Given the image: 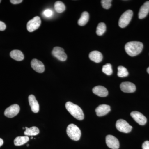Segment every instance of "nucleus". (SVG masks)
Segmentation results:
<instances>
[{
	"instance_id": "nucleus-1",
	"label": "nucleus",
	"mask_w": 149,
	"mask_h": 149,
	"mask_svg": "<svg viewBox=\"0 0 149 149\" xmlns=\"http://www.w3.org/2000/svg\"><path fill=\"white\" fill-rule=\"evenodd\" d=\"M143 43L138 41H132L125 45V52L130 56H135L140 54L143 50Z\"/></svg>"
},
{
	"instance_id": "nucleus-2",
	"label": "nucleus",
	"mask_w": 149,
	"mask_h": 149,
	"mask_svg": "<svg viewBox=\"0 0 149 149\" xmlns=\"http://www.w3.org/2000/svg\"><path fill=\"white\" fill-rule=\"evenodd\" d=\"M65 106L68 111L76 119L80 120L84 119V113L80 107L70 102H66Z\"/></svg>"
},
{
	"instance_id": "nucleus-3",
	"label": "nucleus",
	"mask_w": 149,
	"mask_h": 149,
	"mask_svg": "<svg viewBox=\"0 0 149 149\" xmlns=\"http://www.w3.org/2000/svg\"><path fill=\"white\" fill-rule=\"evenodd\" d=\"M67 134L70 139L74 141L80 140L81 136V130L77 125L70 124L68 126L66 129Z\"/></svg>"
},
{
	"instance_id": "nucleus-4",
	"label": "nucleus",
	"mask_w": 149,
	"mask_h": 149,
	"mask_svg": "<svg viewBox=\"0 0 149 149\" xmlns=\"http://www.w3.org/2000/svg\"><path fill=\"white\" fill-rule=\"evenodd\" d=\"M133 12L132 10H128L125 11L120 17L118 22V25L121 28L126 27L129 24L132 17Z\"/></svg>"
},
{
	"instance_id": "nucleus-5",
	"label": "nucleus",
	"mask_w": 149,
	"mask_h": 149,
	"mask_svg": "<svg viewBox=\"0 0 149 149\" xmlns=\"http://www.w3.org/2000/svg\"><path fill=\"white\" fill-rule=\"evenodd\" d=\"M116 126L117 130L124 133H129L132 130V126L123 119H119L116 121Z\"/></svg>"
},
{
	"instance_id": "nucleus-6",
	"label": "nucleus",
	"mask_w": 149,
	"mask_h": 149,
	"mask_svg": "<svg viewBox=\"0 0 149 149\" xmlns=\"http://www.w3.org/2000/svg\"><path fill=\"white\" fill-rule=\"evenodd\" d=\"M41 19L39 16H36L28 21L27 23V30L29 32H34L40 27Z\"/></svg>"
},
{
	"instance_id": "nucleus-7",
	"label": "nucleus",
	"mask_w": 149,
	"mask_h": 149,
	"mask_svg": "<svg viewBox=\"0 0 149 149\" xmlns=\"http://www.w3.org/2000/svg\"><path fill=\"white\" fill-rule=\"evenodd\" d=\"M20 111V107L17 104L12 105L7 108L4 112V115L6 117L11 118L18 114Z\"/></svg>"
},
{
	"instance_id": "nucleus-8",
	"label": "nucleus",
	"mask_w": 149,
	"mask_h": 149,
	"mask_svg": "<svg viewBox=\"0 0 149 149\" xmlns=\"http://www.w3.org/2000/svg\"><path fill=\"white\" fill-rule=\"evenodd\" d=\"M53 55L61 61H65L66 60L67 56L65 53L64 49L60 47H55L52 52Z\"/></svg>"
},
{
	"instance_id": "nucleus-9",
	"label": "nucleus",
	"mask_w": 149,
	"mask_h": 149,
	"mask_svg": "<svg viewBox=\"0 0 149 149\" xmlns=\"http://www.w3.org/2000/svg\"><path fill=\"white\" fill-rule=\"evenodd\" d=\"M106 143L107 146L112 149H118L120 146L118 139L112 135L106 136Z\"/></svg>"
},
{
	"instance_id": "nucleus-10",
	"label": "nucleus",
	"mask_w": 149,
	"mask_h": 149,
	"mask_svg": "<svg viewBox=\"0 0 149 149\" xmlns=\"http://www.w3.org/2000/svg\"><path fill=\"white\" fill-rule=\"evenodd\" d=\"M130 116L137 123L140 125H144L147 123V118L139 111H132L130 113Z\"/></svg>"
},
{
	"instance_id": "nucleus-11",
	"label": "nucleus",
	"mask_w": 149,
	"mask_h": 149,
	"mask_svg": "<svg viewBox=\"0 0 149 149\" xmlns=\"http://www.w3.org/2000/svg\"><path fill=\"white\" fill-rule=\"evenodd\" d=\"M120 88L124 93H133L136 91V86L133 83L129 82H123L120 85Z\"/></svg>"
},
{
	"instance_id": "nucleus-12",
	"label": "nucleus",
	"mask_w": 149,
	"mask_h": 149,
	"mask_svg": "<svg viewBox=\"0 0 149 149\" xmlns=\"http://www.w3.org/2000/svg\"><path fill=\"white\" fill-rule=\"evenodd\" d=\"M31 65L32 68L37 72L42 73L45 71V65L42 62L38 60L33 59L31 61Z\"/></svg>"
},
{
	"instance_id": "nucleus-13",
	"label": "nucleus",
	"mask_w": 149,
	"mask_h": 149,
	"mask_svg": "<svg viewBox=\"0 0 149 149\" xmlns=\"http://www.w3.org/2000/svg\"><path fill=\"white\" fill-rule=\"evenodd\" d=\"M28 100L32 111L35 113H38L40 110V106L35 96L32 95H30L28 97Z\"/></svg>"
},
{
	"instance_id": "nucleus-14",
	"label": "nucleus",
	"mask_w": 149,
	"mask_h": 149,
	"mask_svg": "<svg viewBox=\"0 0 149 149\" xmlns=\"http://www.w3.org/2000/svg\"><path fill=\"white\" fill-rule=\"evenodd\" d=\"M110 111V107L107 104L100 105L95 109L96 113L98 116H104L107 114Z\"/></svg>"
},
{
	"instance_id": "nucleus-15",
	"label": "nucleus",
	"mask_w": 149,
	"mask_h": 149,
	"mask_svg": "<svg viewBox=\"0 0 149 149\" xmlns=\"http://www.w3.org/2000/svg\"><path fill=\"white\" fill-rule=\"evenodd\" d=\"M93 92L94 94L100 97H106L108 95L107 90L102 86H97L94 87L93 89Z\"/></svg>"
},
{
	"instance_id": "nucleus-16",
	"label": "nucleus",
	"mask_w": 149,
	"mask_h": 149,
	"mask_svg": "<svg viewBox=\"0 0 149 149\" xmlns=\"http://www.w3.org/2000/svg\"><path fill=\"white\" fill-rule=\"evenodd\" d=\"M149 13V1L144 3L141 7L139 13V18L142 19L146 17Z\"/></svg>"
},
{
	"instance_id": "nucleus-17",
	"label": "nucleus",
	"mask_w": 149,
	"mask_h": 149,
	"mask_svg": "<svg viewBox=\"0 0 149 149\" xmlns=\"http://www.w3.org/2000/svg\"><path fill=\"white\" fill-rule=\"evenodd\" d=\"M89 56L91 61L97 63L100 62L103 59L102 55L99 51H94L91 52L89 54Z\"/></svg>"
},
{
	"instance_id": "nucleus-18",
	"label": "nucleus",
	"mask_w": 149,
	"mask_h": 149,
	"mask_svg": "<svg viewBox=\"0 0 149 149\" xmlns=\"http://www.w3.org/2000/svg\"><path fill=\"white\" fill-rule=\"evenodd\" d=\"M11 57L17 61H22L24 58V56L21 51L18 50L12 51L10 53Z\"/></svg>"
},
{
	"instance_id": "nucleus-19",
	"label": "nucleus",
	"mask_w": 149,
	"mask_h": 149,
	"mask_svg": "<svg viewBox=\"0 0 149 149\" xmlns=\"http://www.w3.org/2000/svg\"><path fill=\"white\" fill-rule=\"evenodd\" d=\"M24 134L26 136H35L40 133L39 128L36 126H32L30 128L26 127Z\"/></svg>"
},
{
	"instance_id": "nucleus-20",
	"label": "nucleus",
	"mask_w": 149,
	"mask_h": 149,
	"mask_svg": "<svg viewBox=\"0 0 149 149\" xmlns=\"http://www.w3.org/2000/svg\"><path fill=\"white\" fill-rule=\"evenodd\" d=\"M29 141L28 136H19L16 137L14 141L15 145L16 146H20L27 143Z\"/></svg>"
},
{
	"instance_id": "nucleus-21",
	"label": "nucleus",
	"mask_w": 149,
	"mask_h": 149,
	"mask_svg": "<svg viewBox=\"0 0 149 149\" xmlns=\"http://www.w3.org/2000/svg\"><path fill=\"white\" fill-rule=\"evenodd\" d=\"M89 19V14L87 12L82 13L80 18L78 21V24L81 26H84L88 23Z\"/></svg>"
},
{
	"instance_id": "nucleus-22",
	"label": "nucleus",
	"mask_w": 149,
	"mask_h": 149,
	"mask_svg": "<svg viewBox=\"0 0 149 149\" xmlns=\"http://www.w3.org/2000/svg\"><path fill=\"white\" fill-rule=\"evenodd\" d=\"M54 8L56 11L58 13H61L65 10L64 4L61 1H57L54 4Z\"/></svg>"
},
{
	"instance_id": "nucleus-23",
	"label": "nucleus",
	"mask_w": 149,
	"mask_h": 149,
	"mask_svg": "<svg viewBox=\"0 0 149 149\" xmlns=\"http://www.w3.org/2000/svg\"><path fill=\"white\" fill-rule=\"evenodd\" d=\"M118 76L120 77H127L128 75V70L124 67L119 66L118 67Z\"/></svg>"
},
{
	"instance_id": "nucleus-24",
	"label": "nucleus",
	"mask_w": 149,
	"mask_h": 149,
	"mask_svg": "<svg viewBox=\"0 0 149 149\" xmlns=\"http://www.w3.org/2000/svg\"><path fill=\"white\" fill-rule=\"evenodd\" d=\"M106 30V26L104 22L99 23L97 28L96 33L99 36H101L103 35Z\"/></svg>"
},
{
	"instance_id": "nucleus-25",
	"label": "nucleus",
	"mask_w": 149,
	"mask_h": 149,
	"mask_svg": "<svg viewBox=\"0 0 149 149\" xmlns=\"http://www.w3.org/2000/svg\"><path fill=\"white\" fill-rule=\"evenodd\" d=\"M102 71L105 74L108 75H111L113 73L112 68L111 65L109 63H107L104 65L102 67Z\"/></svg>"
},
{
	"instance_id": "nucleus-26",
	"label": "nucleus",
	"mask_w": 149,
	"mask_h": 149,
	"mask_svg": "<svg viewBox=\"0 0 149 149\" xmlns=\"http://www.w3.org/2000/svg\"><path fill=\"white\" fill-rule=\"evenodd\" d=\"M111 0H102L101 3L104 8L109 9L111 6Z\"/></svg>"
},
{
	"instance_id": "nucleus-27",
	"label": "nucleus",
	"mask_w": 149,
	"mask_h": 149,
	"mask_svg": "<svg viewBox=\"0 0 149 149\" xmlns=\"http://www.w3.org/2000/svg\"><path fill=\"white\" fill-rule=\"evenodd\" d=\"M43 14L46 17H49L52 16L53 12L50 9H47L44 11V12H43Z\"/></svg>"
},
{
	"instance_id": "nucleus-28",
	"label": "nucleus",
	"mask_w": 149,
	"mask_h": 149,
	"mask_svg": "<svg viewBox=\"0 0 149 149\" xmlns=\"http://www.w3.org/2000/svg\"><path fill=\"white\" fill-rule=\"evenodd\" d=\"M143 149H149V141H146L142 145Z\"/></svg>"
},
{
	"instance_id": "nucleus-29",
	"label": "nucleus",
	"mask_w": 149,
	"mask_h": 149,
	"mask_svg": "<svg viewBox=\"0 0 149 149\" xmlns=\"http://www.w3.org/2000/svg\"><path fill=\"white\" fill-rule=\"evenodd\" d=\"M6 24L3 22L0 21V31H3L6 29Z\"/></svg>"
},
{
	"instance_id": "nucleus-30",
	"label": "nucleus",
	"mask_w": 149,
	"mask_h": 149,
	"mask_svg": "<svg viewBox=\"0 0 149 149\" xmlns=\"http://www.w3.org/2000/svg\"><path fill=\"white\" fill-rule=\"evenodd\" d=\"M10 2L13 4H18L22 2V0H10Z\"/></svg>"
},
{
	"instance_id": "nucleus-31",
	"label": "nucleus",
	"mask_w": 149,
	"mask_h": 149,
	"mask_svg": "<svg viewBox=\"0 0 149 149\" xmlns=\"http://www.w3.org/2000/svg\"><path fill=\"white\" fill-rule=\"evenodd\" d=\"M3 144V141L2 139H1V138H0V147L2 146Z\"/></svg>"
},
{
	"instance_id": "nucleus-32",
	"label": "nucleus",
	"mask_w": 149,
	"mask_h": 149,
	"mask_svg": "<svg viewBox=\"0 0 149 149\" xmlns=\"http://www.w3.org/2000/svg\"><path fill=\"white\" fill-rule=\"evenodd\" d=\"M147 72L149 74V67L148 68V69H147Z\"/></svg>"
},
{
	"instance_id": "nucleus-33",
	"label": "nucleus",
	"mask_w": 149,
	"mask_h": 149,
	"mask_svg": "<svg viewBox=\"0 0 149 149\" xmlns=\"http://www.w3.org/2000/svg\"><path fill=\"white\" fill-rule=\"evenodd\" d=\"M27 147L29 146V145H28V144H27Z\"/></svg>"
},
{
	"instance_id": "nucleus-34",
	"label": "nucleus",
	"mask_w": 149,
	"mask_h": 149,
	"mask_svg": "<svg viewBox=\"0 0 149 149\" xmlns=\"http://www.w3.org/2000/svg\"><path fill=\"white\" fill-rule=\"evenodd\" d=\"M1 0H0V3H1Z\"/></svg>"
}]
</instances>
